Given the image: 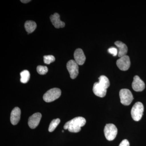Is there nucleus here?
Returning a JSON list of instances; mask_svg holds the SVG:
<instances>
[{
  "instance_id": "15",
  "label": "nucleus",
  "mask_w": 146,
  "mask_h": 146,
  "mask_svg": "<svg viewBox=\"0 0 146 146\" xmlns=\"http://www.w3.org/2000/svg\"><path fill=\"white\" fill-rule=\"evenodd\" d=\"M25 27L27 32L31 33L35 30L36 27V25L34 21H29L26 22L25 25Z\"/></svg>"
},
{
  "instance_id": "1",
  "label": "nucleus",
  "mask_w": 146,
  "mask_h": 146,
  "mask_svg": "<svg viewBox=\"0 0 146 146\" xmlns=\"http://www.w3.org/2000/svg\"><path fill=\"white\" fill-rule=\"evenodd\" d=\"M86 123V120L83 117H77L67 122L64 126V129H68L71 132L78 133L81 130V127L85 125Z\"/></svg>"
},
{
  "instance_id": "5",
  "label": "nucleus",
  "mask_w": 146,
  "mask_h": 146,
  "mask_svg": "<svg viewBox=\"0 0 146 146\" xmlns=\"http://www.w3.org/2000/svg\"><path fill=\"white\" fill-rule=\"evenodd\" d=\"M119 96L121 103L125 106L129 105L133 99L132 93L128 89H121Z\"/></svg>"
},
{
  "instance_id": "9",
  "label": "nucleus",
  "mask_w": 146,
  "mask_h": 146,
  "mask_svg": "<svg viewBox=\"0 0 146 146\" xmlns=\"http://www.w3.org/2000/svg\"><path fill=\"white\" fill-rule=\"evenodd\" d=\"M42 118V115L39 112L33 114L29 118L28 125L31 129L35 128L39 124Z\"/></svg>"
},
{
  "instance_id": "13",
  "label": "nucleus",
  "mask_w": 146,
  "mask_h": 146,
  "mask_svg": "<svg viewBox=\"0 0 146 146\" xmlns=\"http://www.w3.org/2000/svg\"><path fill=\"white\" fill-rule=\"evenodd\" d=\"M51 21L54 26L56 29L63 28L65 26L64 22L60 21V15L58 13H55L50 17Z\"/></svg>"
},
{
  "instance_id": "4",
  "label": "nucleus",
  "mask_w": 146,
  "mask_h": 146,
  "mask_svg": "<svg viewBox=\"0 0 146 146\" xmlns=\"http://www.w3.org/2000/svg\"><path fill=\"white\" fill-rule=\"evenodd\" d=\"M118 130L113 124H107L104 129V133L106 138L109 141L114 140L117 136Z\"/></svg>"
},
{
  "instance_id": "11",
  "label": "nucleus",
  "mask_w": 146,
  "mask_h": 146,
  "mask_svg": "<svg viewBox=\"0 0 146 146\" xmlns=\"http://www.w3.org/2000/svg\"><path fill=\"white\" fill-rule=\"evenodd\" d=\"M21 110L18 107L13 108L11 113L10 121L13 125H16L19 122L21 119Z\"/></svg>"
},
{
  "instance_id": "14",
  "label": "nucleus",
  "mask_w": 146,
  "mask_h": 146,
  "mask_svg": "<svg viewBox=\"0 0 146 146\" xmlns=\"http://www.w3.org/2000/svg\"><path fill=\"white\" fill-rule=\"evenodd\" d=\"M115 45L119 48L118 56L121 57L124 56L126 55L127 53L128 48L127 46L124 43L121 41H117L115 43Z\"/></svg>"
},
{
  "instance_id": "3",
  "label": "nucleus",
  "mask_w": 146,
  "mask_h": 146,
  "mask_svg": "<svg viewBox=\"0 0 146 146\" xmlns=\"http://www.w3.org/2000/svg\"><path fill=\"white\" fill-rule=\"evenodd\" d=\"M60 89L55 88L50 89L43 96V99L46 102H51L57 99L61 96Z\"/></svg>"
},
{
  "instance_id": "18",
  "label": "nucleus",
  "mask_w": 146,
  "mask_h": 146,
  "mask_svg": "<svg viewBox=\"0 0 146 146\" xmlns=\"http://www.w3.org/2000/svg\"><path fill=\"white\" fill-rule=\"evenodd\" d=\"M60 119H55L52 121L49 127L48 131L49 132H52L60 123Z\"/></svg>"
},
{
  "instance_id": "6",
  "label": "nucleus",
  "mask_w": 146,
  "mask_h": 146,
  "mask_svg": "<svg viewBox=\"0 0 146 146\" xmlns=\"http://www.w3.org/2000/svg\"><path fill=\"white\" fill-rule=\"evenodd\" d=\"M78 64L75 60H69L67 64V68L68 69L71 78L74 79L78 75L79 68Z\"/></svg>"
},
{
  "instance_id": "19",
  "label": "nucleus",
  "mask_w": 146,
  "mask_h": 146,
  "mask_svg": "<svg viewBox=\"0 0 146 146\" xmlns=\"http://www.w3.org/2000/svg\"><path fill=\"white\" fill-rule=\"evenodd\" d=\"M36 71L40 75H45L48 72V68L46 66L39 65L36 68Z\"/></svg>"
},
{
  "instance_id": "2",
  "label": "nucleus",
  "mask_w": 146,
  "mask_h": 146,
  "mask_svg": "<svg viewBox=\"0 0 146 146\" xmlns=\"http://www.w3.org/2000/svg\"><path fill=\"white\" fill-rule=\"evenodd\" d=\"M144 109L143 105L140 102H137L134 104L131 112L133 120L138 121L141 119L143 114Z\"/></svg>"
},
{
  "instance_id": "22",
  "label": "nucleus",
  "mask_w": 146,
  "mask_h": 146,
  "mask_svg": "<svg viewBox=\"0 0 146 146\" xmlns=\"http://www.w3.org/2000/svg\"><path fill=\"white\" fill-rule=\"evenodd\" d=\"M119 146H129V142L126 139H124L122 141Z\"/></svg>"
},
{
  "instance_id": "21",
  "label": "nucleus",
  "mask_w": 146,
  "mask_h": 146,
  "mask_svg": "<svg viewBox=\"0 0 146 146\" xmlns=\"http://www.w3.org/2000/svg\"><path fill=\"white\" fill-rule=\"evenodd\" d=\"M108 52L112 54L114 56H116L118 54V51L117 48L112 47L108 49Z\"/></svg>"
},
{
  "instance_id": "16",
  "label": "nucleus",
  "mask_w": 146,
  "mask_h": 146,
  "mask_svg": "<svg viewBox=\"0 0 146 146\" xmlns=\"http://www.w3.org/2000/svg\"><path fill=\"white\" fill-rule=\"evenodd\" d=\"M21 82L22 83L25 84L28 82L30 78L29 72L27 70L22 71L21 73Z\"/></svg>"
},
{
  "instance_id": "12",
  "label": "nucleus",
  "mask_w": 146,
  "mask_h": 146,
  "mask_svg": "<svg viewBox=\"0 0 146 146\" xmlns=\"http://www.w3.org/2000/svg\"><path fill=\"white\" fill-rule=\"evenodd\" d=\"M74 58L76 62L79 65H83L86 60V56L83 50L80 48L76 50L74 53Z\"/></svg>"
},
{
  "instance_id": "17",
  "label": "nucleus",
  "mask_w": 146,
  "mask_h": 146,
  "mask_svg": "<svg viewBox=\"0 0 146 146\" xmlns=\"http://www.w3.org/2000/svg\"><path fill=\"white\" fill-rule=\"evenodd\" d=\"M99 83L103 86L104 88L107 89L109 87L110 85V83L109 79L106 76L102 75L99 78Z\"/></svg>"
},
{
  "instance_id": "10",
  "label": "nucleus",
  "mask_w": 146,
  "mask_h": 146,
  "mask_svg": "<svg viewBox=\"0 0 146 146\" xmlns=\"http://www.w3.org/2000/svg\"><path fill=\"white\" fill-rule=\"evenodd\" d=\"M94 94L100 98H104L107 92V89L102 86L98 82L94 83L93 89Z\"/></svg>"
},
{
  "instance_id": "20",
  "label": "nucleus",
  "mask_w": 146,
  "mask_h": 146,
  "mask_svg": "<svg viewBox=\"0 0 146 146\" xmlns=\"http://www.w3.org/2000/svg\"><path fill=\"white\" fill-rule=\"evenodd\" d=\"M55 60L54 56L53 55H46L44 56V61L45 63L50 64L54 62Z\"/></svg>"
},
{
  "instance_id": "8",
  "label": "nucleus",
  "mask_w": 146,
  "mask_h": 146,
  "mask_svg": "<svg viewBox=\"0 0 146 146\" xmlns=\"http://www.w3.org/2000/svg\"><path fill=\"white\" fill-rule=\"evenodd\" d=\"M132 87L134 91L141 92L143 91L145 87V85L143 81L138 76H135L133 77L132 83Z\"/></svg>"
},
{
  "instance_id": "7",
  "label": "nucleus",
  "mask_w": 146,
  "mask_h": 146,
  "mask_svg": "<svg viewBox=\"0 0 146 146\" xmlns=\"http://www.w3.org/2000/svg\"><path fill=\"white\" fill-rule=\"evenodd\" d=\"M118 68L122 71H127L130 68L131 62L129 56L127 55L124 56L120 57L117 61Z\"/></svg>"
},
{
  "instance_id": "23",
  "label": "nucleus",
  "mask_w": 146,
  "mask_h": 146,
  "mask_svg": "<svg viewBox=\"0 0 146 146\" xmlns=\"http://www.w3.org/2000/svg\"><path fill=\"white\" fill-rule=\"evenodd\" d=\"M21 2L23 3H28L29 2L31 1L30 0H24V1H23V0H22V1H21Z\"/></svg>"
}]
</instances>
